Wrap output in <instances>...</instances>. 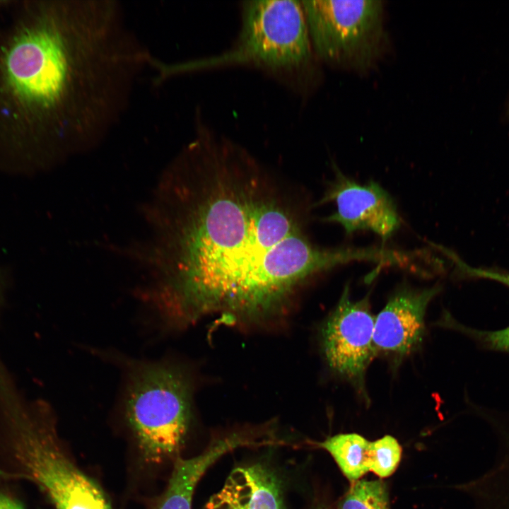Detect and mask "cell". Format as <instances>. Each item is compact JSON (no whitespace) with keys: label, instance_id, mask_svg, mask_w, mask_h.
Listing matches in <instances>:
<instances>
[{"label":"cell","instance_id":"obj_1","mask_svg":"<svg viewBox=\"0 0 509 509\" xmlns=\"http://www.w3.org/2000/svg\"><path fill=\"white\" fill-rule=\"evenodd\" d=\"M163 181L148 299L168 329L212 314L264 318L311 278L357 259L312 242L300 194L231 141L199 135Z\"/></svg>","mask_w":509,"mask_h":509},{"label":"cell","instance_id":"obj_2","mask_svg":"<svg viewBox=\"0 0 509 509\" xmlns=\"http://www.w3.org/2000/svg\"><path fill=\"white\" fill-rule=\"evenodd\" d=\"M141 52L107 1H15L0 23V164L40 166L118 119Z\"/></svg>","mask_w":509,"mask_h":509},{"label":"cell","instance_id":"obj_3","mask_svg":"<svg viewBox=\"0 0 509 509\" xmlns=\"http://www.w3.org/2000/svg\"><path fill=\"white\" fill-rule=\"evenodd\" d=\"M43 402L0 398V460L13 479L35 484L55 509H112L100 486L74 463Z\"/></svg>","mask_w":509,"mask_h":509},{"label":"cell","instance_id":"obj_4","mask_svg":"<svg viewBox=\"0 0 509 509\" xmlns=\"http://www.w3.org/2000/svg\"><path fill=\"white\" fill-rule=\"evenodd\" d=\"M124 413L144 460L177 457L191 419V388L171 362H137L128 371Z\"/></svg>","mask_w":509,"mask_h":509},{"label":"cell","instance_id":"obj_5","mask_svg":"<svg viewBox=\"0 0 509 509\" xmlns=\"http://www.w3.org/2000/svg\"><path fill=\"white\" fill-rule=\"evenodd\" d=\"M311 45L323 60L364 69L382 51L383 5L379 0L302 1Z\"/></svg>","mask_w":509,"mask_h":509},{"label":"cell","instance_id":"obj_6","mask_svg":"<svg viewBox=\"0 0 509 509\" xmlns=\"http://www.w3.org/2000/svg\"><path fill=\"white\" fill-rule=\"evenodd\" d=\"M238 53L276 72L304 68L311 58V41L302 1L244 2Z\"/></svg>","mask_w":509,"mask_h":509},{"label":"cell","instance_id":"obj_7","mask_svg":"<svg viewBox=\"0 0 509 509\" xmlns=\"http://www.w3.org/2000/svg\"><path fill=\"white\" fill-rule=\"evenodd\" d=\"M375 318L369 295L353 300L347 283L322 329V348L329 367L362 394L366 370L378 355L373 342Z\"/></svg>","mask_w":509,"mask_h":509},{"label":"cell","instance_id":"obj_8","mask_svg":"<svg viewBox=\"0 0 509 509\" xmlns=\"http://www.w3.org/2000/svg\"><path fill=\"white\" fill-rule=\"evenodd\" d=\"M318 204L334 203L335 211L324 221L339 224L346 234L360 230L378 235L383 245L401 226L397 205L378 182L361 185L346 176L337 166Z\"/></svg>","mask_w":509,"mask_h":509},{"label":"cell","instance_id":"obj_9","mask_svg":"<svg viewBox=\"0 0 509 509\" xmlns=\"http://www.w3.org/2000/svg\"><path fill=\"white\" fill-rule=\"evenodd\" d=\"M441 289L438 284L422 289L404 284L397 289L375 318L377 353L402 358L416 350L424 338L428 305Z\"/></svg>","mask_w":509,"mask_h":509},{"label":"cell","instance_id":"obj_10","mask_svg":"<svg viewBox=\"0 0 509 509\" xmlns=\"http://www.w3.org/2000/svg\"><path fill=\"white\" fill-rule=\"evenodd\" d=\"M204 509H284L276 475L256 464L234 469Z\"/></svg>","mask_w":509,"mask_h":509},{"label":"cell","instance_id":"obj_11","mask_svg":"<svg viewBox=\"0 0 509 509\" xmlns=\"http://www.w3.org/2000/svg\"><path fill=\"white\" fill-rule=\"evenodd\" d=\"M254 440L242 433H233L213 441L196 457L175 460L168 487L156 509H192L194 489L206 471L226 453Z\"/></svg>","mask_w":509,"mask_h":509},{"label":"cell","instance_id":"obj_12","mask_svg":"<svg viewBox=\"0 0 509 509\" xmlns=\"http://www.w3.org/2000/svg\"><path fill=\"white\" fill-rule=\"evenodd\" d=\"M370 441L357 433H341L320 443L334 458L344 476L354 482L369 472Z\"/></svg>","mask_w":509,"mask_h":509},{"label":"cell","instance_id":"obj_13","mask_svg":"<svg viewBox=\"0 0 509 509\" xmlns=\"http://www.w3.org/2000/svg\"><path fill=\"white\" fill-rule=\"evenodd\" d=\"M338 509H390L385 482L381 480H358L353 482Z\"/></svg>","mask_w":509,"mask_h":509},{"label":"cell","instance_id":"obj_14","mask_svg":"<svg viewBox=\"0 0 509 509\" xmlns=\"http://www.w3.org/2000/svg\"><path fill=\"white\" fill-rule=\"evenodd\" d=\"M440 326L456 331L473 340L482 350L509 353V326L497 330H483L466 326L445 311Z\"/></svg>","mask_w":509,"mask_h":509},{"label":"cell","instance_id":"obj_15","mask_svg":"<svg viewBox=\"0 0 509 509\" xmlns=\"http://www.w3.org/2000/svg\"><path fill=\"white\" fill-rule=\"evenodd\" d=\"M402 457V447L392 435H385L370 442L368 449L369 471L380 478L391 476L397 469Z\"/></svg>","mask_w":509,"mask_h":509},{"label":"cell","instance_id":"obj_16","mask_svg":"<svg viewBox=\"0 0 509 509\" xmlns=\"http://www.w3.org/2000/svg\"><path fill=\"white\" fill-rule=\"evenodd\" d=\"M443 252L454 262L457 277L487 279L501 283L509 288V271L497 267H474L462 261L455 253L445 248Z\"/></svg>","mask_w":509,"mask_h":509},{"label":"cell","instance_id":"obj_17","mask_svg":"<svg viewBox=\"0 0 509 509\" xmlns=\"http://www.w3.org/2000/svg\"><path fill=\"white\" fill-rule=\"evenodd\" d=\"M0 509H25L17 500L0 491Z\"/></svg>","mask_w":509,"mask_h":509},{"label":"cell","instance_id":"obj_18","mask_svg":"<svg viewBox=\"0 0 509 509\" xmlns=\"http://www.w3.org/2000/svg\"><path fill=\"white\" fill-rule=\"evenodd\" d=\"M0 477H4V478H6V479H13L10 474H8L7 472L4 471L1 468H0Z\"/></svg>","mask_w":509,"mask_h":509},{"label":"cell","instance_id":"obj_19","mask_svg":"<svg viewBox=\"0 0 509 509\" xmlns=\"http://www.w3.org/2000/svg\"><path fill=\"white\" fill-rule=\"evenodd\" d=\"M318 509H330V508L322 507V508H318Z\"/></svg>","mask_w":509,"mask_h":509}]
</instances>
